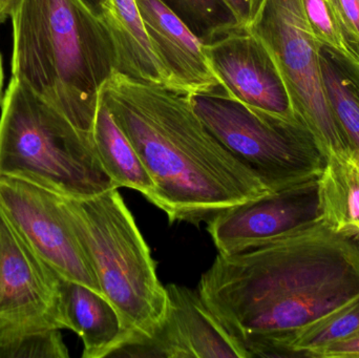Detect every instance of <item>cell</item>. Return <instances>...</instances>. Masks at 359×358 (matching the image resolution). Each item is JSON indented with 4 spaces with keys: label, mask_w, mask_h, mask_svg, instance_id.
I'll return each mask as SVG.
<instances>
[{
    "label": "cell",
    "mask_w": 359,
    "mask_h": 358,
    "mask_svg": "<svg viewBox=\"0 0 359 358\" xmlns=\"http://www.w3.org/2000/svg\"><path fill=\"white\" fill-rule=\"evenodd\" d=\"M201 298L249 357H292L299 330L359 296V240L322 220L291 237L219 254Z\"/></svg>",
    "instance_id": "6da1fadb"
},
{
    "label": "cell",
    "mask_w": 359,
    "mask_h": 358,
    "mask_svg": "<svg viewBox=\"0 0 359 358\" xmlns=\"http://www.w3.org/2000/svg\"><path fill=\"white\" fill-rule=\"evenodd\" d=\"M100 97L155 185L170 223L198 225L270 193L205 126L191 96L116 71Z\"/></svg>",
    "instance_id": "7a4b0ae2"
},
{
    "label": "cell",
    "mask_w": 359,
    "mask_h": 358,
    "mask_svg": "<svg viewBox=\"0 0 359 358\" xmlns=\"http://www.w3.org/2000/svg\"><path fill=\"white\" fill-rule=\"evenodd\" d=\"M11 18L12 77L92 135L101 88L117 71L98 15L83 0H21Z\"/></svg>",
    "instance_id": "3957f363"
},
{
    "label": "cell",
    "mask_w": 359,
    "mask_h": 358,
    "mask_svg": "<svg viewBox=\"0 0 359 358\" xmlns=\"http://www.w3.org/2000/svg\"><path fill=\"white\" fill-rule=\"evenodd\" d=\"M60 200L101 292L123 324L128 344L122 349L153 338L168 315V292L118 188L86 199Z\"/></svg>",
    "instance_id": "277c9868"
},
{
    "label": "cell",
    "mask_w": 359,
    "mask_h": 358,
    "mask_svg": "<svg viewBox=\"0 0 359 358\" xmlns=\"http://www.w3.org/2000/svg\"><path fill=\"white\" fill-rule=\"evenodd\" d=\"M0 107V178L27 181L74 199L116 188L97 157L92 135L15 78Z\"/></svg>",
    "instance_id": "5b68a950"
},
{
    "label": "cell",
    "mask_w": 359,
    "mask_h": 358,
    "mask_svg": "<svg viewBox=\"0 0 359 358\" xmlns=\"http://www.w3.org/2000/svg\"><path fill=\"white\" fill-rule=\"evenodd\" d=\"M211 134L274 191L322 174L326 157L299 119L250 109L223 90L191 96Z\"/></svg>",
    "instance_id": "8992f818"
},
{
    "label": "cell",
    "mask_w": 359,
    "mask_h": 358,
    "mask_svg": "<svg viewBox=\"0 0 359 358\" xmlns=\"http://www.w3.org/2000/svg\"><path fill=\"white\" fill-rule=\"evenodd\" d=\"M249 29L278 65L295 116L313 134L326 159L332 153L355 149L327 96L320 43L308 23L302 0H266Z\"/></svg>",
    "instance_id": "52a82bcc"
},
{
    "label": "cell",
    "mask_w": 359,
    "mask_h": 358,
    "mask_svg": "<svg viewBox=\"0 0 359 358\" xmlns=\"http://www.w3.org/2000/svg\"><path fill=\"white\" fill-rule=\"evenodd\" d=\"M0 208L17 233L55 273L102 294L65 216L60 195L27 181L0 178Z\"/></svg>",
    "instance_id": "ba28073f"
},
{
    "label": "cell",
    "mask_w": 359,
    "mask_h": 358,
    "mask_svg": "<svg viewBox=\"0 0 359 358\" xmlns=\"http://www.w3.org/2000/svg\"><path fill=\"white\" fill-rule=\"evenodd\" d=\"M318 177L270 191L213 216L207 222V231L219 254L266 245L318 222Z\"/></svg>",
    "instance_id": "9c48e42d"
},
{
    "label": "cell",
    "mask_w": 359,
    "mask_h": 358,
    "mask_svg": "<svg viewBox=\"0 0 359 358\" xmlns=\"http://www.w3.org/2000/svg\"><path fill=\"white\" fill-rule=\"evenodd\" d=\"M203 48L222 90L242 104L287 119H299L286 84L263 42L249 29L231 25Z\"/></svg>",
    "instance_id": "30bf717a"
},
{
    "label": "cell",
    "mask_w": 359,
    "mask_h": 358,
    "mask_svg": "<svg viewBox=\"0 0 359 358\" xmlns=\"http://www.w3.org/2000/svg\"><path fill=\"white\" fill-rule=\"evenodd\" d=\"M60 282L0 208V324L67 329Z\"/></svg>",
    "instance_id": "8fae6325"
},
{
    "label": "cell",
    "mask_w": 359,
    "mask_h": 358,
    "mask_svg": "<svg viewBox=\"0 0 359 358\" xmlns=\"http://www.w3.org/2000/svg\"><path fill=\"white\" fill-rule=\"evenodd\" d=\"M165 288L168 309L161 327L153 338L122 349L116 357L248 358L198 291L177 284Z\"/></svg>",
    "instance_id": "7c38bea8"
},
{
    "label": "cell",
    "mask_w": 359,
    "mask_h": 358,
    "mask_svg": "<svg viewBox=\"0 0 359 358\" xmlns=\"http://www.w3.org/2000/svg\"><path fill=\"white\" fill-rule=\"evenodd\" d=\"M151 48L179 92L194 96L221 90L203 40L165 0H136Z\"/></svg>",
    "instance_id": "4fadbf2b"
},
{
    "label": "cell",
    "mask_w": 359,
    "mask_h": 358,
    "mask_svg": "<svg viewBox=\"0 0 359 358\" xmlns=\"http://www.w3.org/2000/svg\"><path fill=\"white\" fill-rule=\"evenodd\" d=\"M61 300L67 329L83 343V358L114 357L128 344L115 307L88 286L61 277Z\"/></svg>",
    "instance_id": "5bb4252c"
},
{
    "label": "cell",
    "mask_w": 359,
    "mask_h": 358,
    "mask_svg": "<svg viewBox=\"0 0 359 358\" xmlns=\"http://www.w3.org/2000/svg\"><path fill=\"white\" fill-rule=\"evenodd\" d=\"M98 16L113 43L117 71L177 90L151 48L136 0H107Z\"/></svg>",
    "instance_id": "9a60e30c"
},
{
    "label": "cell",
    "mask_w": 359,
    "mask_h": 358,
    "mask_svg": "<svg viewBox=\"0 0 359 358\" xmlns=\"http://www.w3.org/2000/svg\"><path fill=\"white\" fill-rule=\"evenodd\" d=\"M320 220L359 240V149L328 156L318 177Z\"/></svg>",
    "instance_id": "2e32d148"
},
{
    "label": "cell",
    "mask_w": 359,
    "mask_h": 358,
    "mask_svg": "<svg viewBox=\"0 0 359 358\" xmlns=\"http://www.w3.org/2000/svg\"><path fill=\"white\" fill-rule=\"evenodd\" d=\"M92 139L97 157L116 188L128 187L142 193L147 200L151 199L155 191L153 180L100 96Z\"/></svg>",
    "instance_id": "e0dca14e"
},
{
    "label": "cell",
    "mask_w": 359,
    "mask_h": 358,
    "mask_svg": "<svg viewBox=\"0 0 359 358\" xmlns=\"http://www.w3.org/2000/svg\"><path fill=\"white\" fill-rule=\"evenodd\" d=\"M320 63L331 106L351 144L359 149V63L324 44Z\"/></svg>",
    "instance_id": "ac0fdd59"
},
{
    "label": "cell",
    "mask_w": 359,
    "mask_h": 358,
    "mask_svg": "<svg viewBox=\"0 0 359 358\" xmlns=\"http://www.w3.org/2000/svg\"><path fill=\"white\" fill-rule=\"evenodd\" d=\"M359 329V296L299 330L291 344L294 357L320 358L331 345Z\"/></svg>",
    "instance_id": "d6986e66"
},
{
    "label": "cell",
    "mask_w": 359,
    "mask_h": 358,
    "mask_svg": "<svg viewBox=\"0 0 359 358\" xmlns=\"http://www.w3.org/2000/svg\"><path fill=\"white\" fill-rule=\"evenodd\" d=\"M60 329L0 324V358H67Z\"/></svg>",
    "instance_id": "ffe728a7"
},
{
    "label": "cell",
    "mask_w": 359,
    "mask_h": 358,
    "mask_svg": "<svg viewBox=\"0 0 359 358\" xmlns=\"http://www.w3.org/2000/svg\"><path fill=\"white\" fill-rule=\"evenodd\" d=\"M302 4L318 42L359 63V40L344 15L339 0H302Z\"/></svg>",
    "instance_id": "44dd1931"
},
{
    "label": "cell",
    "mask_w": 359,
    "mask_h": 358,
    "mask_svg": "<svg viewBox=\"0 0 359 358\" xmlns=\"http://www.w3.org/2000/svg\"><path fill=\"white\" fill-rule=\"evenodd\" d=\"M202 40L209 39L233 25L219 0H165Z\"/></svg>",
    "instance_id": "7402d4cb"
},
{
    "label": "cell",
    "mask_w": 359,
    "mask_h": 358,
    "mask_svg": "<svg viewBox=\"0 0 359 358\" xmlns=\"http://www.w3.org/2000/svg\"><path fill=\"white\" fill-rule=\"evenodd\" d=\"M229 13L234 25L249 29L257 20L266 0H219Z\"/></svg>",
    "instance_id": "603a6c76"
},
{
    "label": "cell",
    "mask_w": 359,
    "mask_h": 358,
    "mask_svg": "<svg viewBox=\"0 0 359 358\" xmlns=\"http://www.w3.org/2000/svg\"><path fill=\"white\" fill-rule=\"evenodd\" d=\"M320 358H359V329L325 349Z\"/></svg>",
    "instance_id": "cb8c5ba5"
},
{
    "label": "cell",
    "mask_w": 359,
    "mask_h": 358,
    "mask_svg": "<svg viewBox=\"0 0 359 358\" xmlns=\"http://www.w3.org/2000/svg\"><path fill=\"white\" fill-rule=\"evenodd\" d=\"M341 10L359 40V0H339Z\"/></svg>",
    "instance_id": "d4e9b609"
},
{
    "label": "cell",
    "mask_w": 359,
    "mask_h": 358,
    "mask_svg": "<svg viewBox=\"0 0 359 358\" xmlns=\"http://www.w3.org/2000/svg\"><path fill=\"white\" fill-rule=\"evenodd\" d=\"M21 0H0V16L4 21L16 12Z\"/></svg>",
    "instance_id": "484cf974"
},
{
    "label": "cell",
    "mask_w": 359,
    "mask_h": 358,
    "mask_svg": "<svg viewBox=\"0 0 359 358\" xmlns=\"http://www.w3.org/2000/svg\"><path fill=\"white\" fill-rule=\"evenodd\" d=\"M83 1L86 2L97 15H99L107 0H83Z\"/></svg>",
    "instance_id": "4316f807"
},
{
    "label": "cell",
    "mask_w": 359,
    "mask_h": 358,
    "mask_svg": "<svg viewBox=\"0 0 359 358\" xmlns=\"http://www.w3.org/2000/svg\"><path fill=\"white\" fill-rule=\"evenodd\" d=\"M4 67H2V58L1 54H0V104H1L2 98H4V95H2V88H4Z\"/></svg>",
    "instance_id": "83f0119b"
},
{
    "label": "cell",
    "mask_w": 359,
    "mask_h": 358,
    "mask_svg": "<svg viewBox=\"0 0 359 358\" xmlns=\"http://www.w3.org/2000/svg\"><path fill=\"white\" fill-rule=\"evenodd\" d=\"M2 22H4V20L2 19V17L0 16V25H1Z\"/></svg>",
    "instance_id": "f1b7e54d"
}]
</instances>
